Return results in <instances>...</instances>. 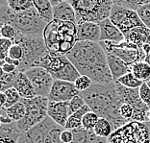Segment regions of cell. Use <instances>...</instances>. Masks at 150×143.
<instances>
[{
  "label": "cell",
  "mask_w": 150,
  "mask_h": 143,
  "mask_svg": "<svg viewBox=\"0 0 150 143\" xmlns=\"http://www.w3.org/2000/svg\"><path fill=\"white\" fill-rule=\"evenodd\" d=\"M81 75H86L93 84H110L112 79L107 55L99 42H77L67 55Z\"/></svg>",
  "instance_id": "6da1fadb"
},
{
  "label": "cell",
  "mask_w": 150,
  "mask_h": 143,
  "mask_svg": "<svg viewBox=\"0 0 150 143\" xmlns=\"http://www.w3.org/2000/svg\"><path fill=\"white\" fill-rule=\"evenodd\" d=\"M79 95L83 97L91 111L111 122L114 131L130 122L125 120L120 114L119 110L123 103L115 82L110 84H93L91 87L80 92Z\"/></svg>",
  "instance_id": "7a4b0ae2"
},
{
  "label": "cell",
  "mask_w": 150,
  "mask_h": 143,
  "mask_svg": "<svg viewBox=\"0 0 150 143\" xmlns=\"http://www.w3.org/2000/svg\"><path fill=\"white\" fill-rule=\"evenodd\" d=\"M77 23L53 19L44 29L43 39L48 51L67 56L78 42Z\"/></svg>",
  "instance_id": "3957f363"
},
{
  "label": "cell",
  "mask_w": 150,
  "mask_h": 143,
  "mask_svg": "<svg viewBox=\"0 0 150 143\" xmlns=\"http://www.w3.org/2000/svg\"><path fill=\"white\" fill-rule=\"evenodd\" d=\"M0 22L12 24L19 34L24 36L43 37V32L49 22L44 20L34 8L22 13H16L8 5L0 6Z\"/></svg>",
  "instance_id": "277c9868"
},
{
  "label": "cell",
  "mask_w": 150,
  "mask_h": 143,
  "mask_svg": "<svg viewBox=\"0 0 150 143\" xmlns=\"http://www.w3.org/2000/svg\"><path fill=\"white\" fill-rule=\"evenodd\" d=\"M34 66H40L46 69L52 75L54 80H62L74 83L77 78L81 76L76 67L67 59V56L59 55L50 51L40 57L35 63Z\"/></svg>",
  "instance_id": "5b68a950"
},
{
  "label": "cell",
  "mask_w": 150,
  "mask_h": 143,
  "mask_svg": "<svg viewBox=\"0 0 150 143\" xmlns=\"http://www.w3.org/2000/svg\"><path fill=\"white\" fill-rule=\"evenodd\" d=\"M76 13L77 24L83 22L99 23L109 18L114 6L112 0H69Z\"/></svg>",
  "instance_id": "8992f818"
},
{
  "label": "cell",
  "mask_w": 150,
  "mask_h": 143,
  "mask_svg": "<svg viewBox=\"0 0 150 143\" xmlns=\"http://www.w3.org/2000/svg\"><path fill=\"white\" fill-rule=\"evenodd\" d=\"M13 43L19 44L23 49V58L18 68L19 72H25L30 69L40 57L48 52L43 37L24 36L18 33Z\"/></svg>",
  "instance_id": "52a82bcc"
},
{
  "label": "cell",
  "mask_w": 150,
  "mask_h": 143,
  "mask_svg": "<svg viewBox=\"0 0 150 143\" xmlns=\"http://www.w3.org/2000/svg\"><path fill=\"white\" fill-rule=\"evenodd\" d=\"M112 143H150V121L132 120L112 132L108 138Z\"/></svg>",
  "instance_id": "ba28073f"
},
{
  "label": "cell",
  "mask_w": 150,
  "mask_h": 143,
  "mask_svg": "<svg viewBox=\"0 0 150 143\" xmlns=\"http://www.w3.org/2000/svg\"><path fill=\"white\" fill-rule=\"evenodd\" d=\"M25 105V115L21 120L16 122V126L22 132L30 130L45 119L48 110L49 100L47 97L36 96L31 99H21Z\"/></svg>",
  "instance_id": "9c48e42d"
},
{
  "label": "cell",
  "mask_w": 150,
  "mask_h": 143,
  "mask_svg": "<svg viewBox=\"0 0 150 143\" xmlns=\"http://www.w3.org/2000/svg\"><path fill=\"white\" fill-rule=\"evenodd\" d=\"M99 43L103 47L105 52L117 56L130 66L138 62L144 61L146 58V54L142 48L127 40L118 43L111 42H99Z\"/></svg>",
  "instance_id": "30bf717a"
},
{
  "label": "cell",
  "mask_w": 150,
  "mask_h": 143,
  "mask_svg": "<svg viewBox=\"0 0 150 143\" xmlns=\"http://www.w3.org/2000/svg\"><path fill=\"white\" fill-rule=\"evenodd\" d=\"M109 18L124 35L136 27L144 25L139 18L137 11L124 8L117 4L112 6Z\"/></svg>",
  "instance_id": "8fae6325"
},
{
  "label": "cell",
  "mask_w": 150,
  "mask_h": 143,
  "mask_svg": "<svg viewBox=\"0 0 150 143\" xmlns=\"http://www.w3.org/2000/svg\"><path fill=\"white\" fill-rule=\"evenodd\" d=\"M25 74L31 81L37 96L47 97L54 83V78L48 71L40 66H33L25 71Z\"/></svg>",
  "instance_id": "7c38bea8"
},
{
  "label": "cell",
  "mask_w": 150,
  "mask_h": 143,
  "mask_svg": "<svg viewBox=\"0 0 150 143\" xmlns=\"http://www.w3.org/2000/svg\"><path fill=\"white\" fill-rule=\"evenodd\" d=\"M57 124L49 116L42 122L36 125L30 130L23 132L18 140V143H46L47 135Z\"/></svg>",
  "instance_id": "4fadbf2b"
},
{
  "label": "cell",
  "mask_w": 150,
  "mask_h": 143,
  "mask_svg": "<svg viewBox=\"0 0 150 143\" xmlns=\"http://www.w3.org/2000/svg\"><path fill=\"white\" fill-rule=\"evenodd\" d=\"M74 83L62 80H55L48 94L50 102H69L75 96L79 95Z\"/></svg>",
  "instance_id": "5bb4252c"
},
{
  "label": "cell",
  "mask_w": 150,
  "mask_h": 143,
  "mask_svg": "<svg viewBox=\"0 0 150 143\" xmlns=\"http://www.w3.org/2000/svg\"><path fill=\"white\" fill-rule=\"evenodd\" d=\"M69 102H50L47 114L56 124L64 128L69 117Z\"/></svg>",
  "instance_id": "9a60e30c"
},
{
  "label": "cell",
  "mask_w": 150,
  "mask_h": 143,
  "mask_svg": "<svg viewBox=\"0 0 150 143\" xmlns=\"http://www.w3.org/2000/svg\"><path fill=\"white\" fill-rule=\"evenodd\" d=\"M100 26V42H121L125 40L124 34L119 30L110 18H106L99 22Z\"/></svg>",
  "instance_id": "2e32d148"
},
{
  "label": "cell",
  "mask_w": 150,
  "mask_h": 143,
  "mask_svg": "<svg viewBox=\"0 0 150 143\" xmlns=\"http://www.w3.org/2000/svg\"><path fill=\"white\" fill-rule=\"evenodd\" d=\"M78 42H100V26L99 23L83 22L77 24Z\"/></svg>",
  "instance_id": "e0dca14e"
},
{
  "label": "cell",
  "mask_w": 150,
  "mask_h": 143,
  "mask_svg": "<svg viewBox=\"0 0 150 143\" xmlns=\"http://www.w3.org/2000/svg\"><path fill=\"white\" fill-rule=\"evenodd\" d=\"M106 55L108 66L114 81H117L123 75L131 72V66H128L121 59H119L117 56H115L112 53H106Z\"/></svg>",
  "instance_id": "ac0fdd59"
},
{
  "label": "cell",
  "mask_w": 150,
  "mask_h": 143,
  "mask_svg": "<svg viewBox=\"0 0 150 143\" xmlns=\"http://www.w3.org/2000/svg\"><path fill=\"white\" fill-rule=\"evenodd\" d=\"M125 40L134 43L135 45L142 48L146 43L150 44V29L145 25L136 27L124 35Z\"/></svg>",
  "instance_id": "d6986e66"
},
{
  "label": "cell",
  "mask_w": 150,
  "mask_h": 143,
  "mask_svg": "<svg viewBox=\"0 0 150 143\" xmlns=\"http://www.w3.org/2000/svg\"><path fill=\"white\" fill-rule=\"evenodd\" d=\"M13 87L18 91L22 99H31L37 96L35 88L25 72H18Z\"/></svg>",
  "instance_id": "ffe728a7"
},
{
  "label": "cell",
  "mask_w": 150,
  "mask_h": 143,
  "mask_svg": "<svg viewBox=\"0 0 150 143\" xmlns=\"http://www.w3.org/2000/svg\"><path fill=\"white\" fill-rule=\"evenodd\" d=\"M53 19L77 23L76 13L69 1L62 2L53 7Z\"/></svg>",
  "instance_id": "44dd1931"
},
{
  "label": "cell",
  "mask_w": 150,
  "mask_h": 143,
  "mask_svg": "<svg viewBox=\"0 0 150 143\" xmlns=\"http://www.w3.org/2000/svg\"><path fill=\"white\" fill-rule=\"evenodd\" d=\"M73 132L74 140L72 143H107L108 139L98 137L93 131H88L84 128L71 130Z\"/></svg>",
  "instance_id": "7402d4cb"
},
{
  "label": "cell",
  "mask_w": 150,
  "mask_h": 143,
  "mask_svg": "<svg viewBox=\"0 0 150 143\" xmlns=\"http://www.w3.org/2000/svg\"><path fill=\"white\" fill-rule=\"evenodd\" d=\"M34 8L40 13L42 18L50 22L53 20V5L50 0H32Z\"/></svg>",
  "instance_id": "603a6c76"
},
{
  "label": "cell",
  "mask_w": 150,
  "mask_h": 143,
  "mask_svg": "<svg viewBox=\"0 0 150 143\" xmlns=\"http://www.w3.org/2000/svg\"><path fill=\"white\" fill-rule=\"evenodd\" d=\"M90 111H91L90 107L86 104L81 110L75 111L72 114H70L69 119H67L64 128L67 129V130H76V129L82 128V121H83L84 115Z\"/></svg>",
  "instance_id": "cb8c5ba5"
},
{
  "label": "cell",
  "mask_w": 150,
  "mask_h": 143,
  "mask_svg": "<svg viewBox=\"0 0 150 143\" xmlns=\"http://www.w3.org/2000/svg\"><path fill=\"white\" fill-rule=\"evenodd\" d=\"M131 72L139 81L147 83L150 81V66L145 61H141L131 66Z\"/></svg>",
  "instance_id": "d4e9b609"
},
{
  "label": "cell",
  "mask_w": 150,
  "mask_h": 143,
  "mask_svg": "<svg viewBox=\"0 0 150 143\" xmlns=\"http://www.w3.org/2000/svg\"><path fill=\"white\" fill-rule=\"evenodd\" d=\"M1 111L4 112L12 122H18L24 117L26 108H25V105L20 100V102H18V103H16V105H13V106L8 108H1Z\"/></svg>",
  "instance_id": "484cf974"
},
{
  "label": "cell",
  "mask_w": 150,
  "mask_h": 143,
  "mask_svg": "<svg viewBox=\"0 0 150 143\" xmlns=\"http://www.w3.org/2000/svg\"><path fill=\"white\" fill-rule=\"evenodd\" d=\"M93 132L98 137L108 139L110 137V135L112 134V132H114V129H112L111 122L109 121L108 119L104 117H100L99 120L97 122V124L95 125Z\"/></svg>",
  "instance_id": "4316f807"
},
{
  "label": "cell",
  "mask_w": 150,
  "mask_h": 143,
  "mask_svg": "<svg viewBox=\"0 0 150 143\" xmlns=\"http://www.w3.org/2000/svg\"><path fill=\"white\" fill-rule=\"evenodd\" d=\"M6 4L11 10L16 13H22L32 9L33 1L32 0H7Z\"/></svg>",
  "instance_id": "83f0119b"
},
{
  "label": "cell",
  "mask_w": 150,
  "mask_h": 143,
  "mask_svg": "<svg viewBox=\"0 0 150 143\" xmlns=\"http://www.w3.org/2000/svg\"><path fill=\"white\" fill-rule=\"evenodd\" d=\"M18 72L19 71L16 70L12 73H5L4 71L1 70V74H0V90L5 91L8 88L13 87Z\"/></svg>",
  "instance_id": "f1b7e54d"
},
{
  "label": "cell",
  "mask_w": 150,
  "mask_h": 143,
  "mask_svg": "<svg viewBox=\"0 0 150 143\" xmlns=\"http://www.w3.org/2000/svg\"><path fill=\"white\" fill-rule=\"evenodd\" d=\"M117 82H118V83L122 85L123 87H128V88H139L142 85L144 84V82L139 81L138 78H136L132 72H129L127 74L123 75V76L119 78L118 80H117Z\"/></svg>",
  "instance_id": "f546056e"
},
{
  "label": "cell",
  "mask_w": 150,
  "mask_h": 143,
  "mask_svg": "<svg viewBox=\"0 0 150 143\" xmlns=\"http://www.w3.org/2000/svg\"><path fill=\"white\" fill-rule=\"evenodd\" d=\"M99 115L95 113L94 111H90L84 115L83 121H82V128L86 129L88 131H93L95 125L99 120Z\"/></svg>",
  "instance_id": "4dcf8cb0"
},
{
  "label": "cell",
  "mask_w": 150,
  "mask_h": 143,
  "mask_svg": "<svg viewBox=\"0 0 150 143\" xmlns=\"http://www.w3.org/2000/svg\"><path fill=\"white\" fill-rule=\"evenodd\" d=\"M0 35H1V37L11 39L13 42H15V40L18 37V32L12 24L3 23V24H1V27H0Z\"/></svg>",
  "instance_id": "1f68e13d"
},
{
  "label": "cell",
  "mask_w": 150,
  "mask_h": 143,
  "mask_svg": "<svg viewBox=\"0 0 150 143\" xmlns=\"http://www.w3.org/2000/svg\"><path fill=\"white\" fill-rule=\"evenodd\" d=\"M112 2L118 6L137 11L141 6L150 3V0H112Z\"/></svg>",
  "instance_id": "d6a6232c"
},
{
  "label": "cell",
  "mask_w": 150,
  "mask_h": 143,
  "mask_svg": "<svg viewBox=\"0 0 150 143\" xmlns=\"http://www.w3.org/2000/svg\"><path fill=\"white\" fill-rule=\"evenodd\" d=\"M3 92H5L7 96V102H6L5 106L3 107L5 108H8L10 107L13 106V105L18 103V102H20V100L22 99L20 94L18 93V91L16 90L15 87L8 88V89H6L5 91H3Z\"/></svg>",
  "instance_id": "836d02e7"
},
{
  "label": "cell",
  "mask_w": 150,
  "mask_h": 143,
  "mask_svg": "<svg viewBox=\"0 0 150 143\" xmlns=\"http://www.w3.org/2000/svg\"><path fill=\"white\" fill-rule=\"evenodd\" d=\"M75 87L79 92H83V91L88 90V88L91 87L93 85V80L90 77L86 76V75H81L80 77L77 78V80L74 82Z\"/></svg>",
  "instance_id": "e575fe53"
},
{
  "label": "cell",
  "mask_w": 150,
  "mask_h": 143,
  "mask_svg": "<svg viewBox=\"0 0 150 143\" xmlns=\"http://www.w3.org/2000/svg\"><path fill=\"white\" fill-rule=\"evenodd\" d=\"M137 13L142 22L150 29V3H146V4L141 6L137 10Z\"/></svg>",
  "instance_id": "d590c367"
},
{
  "label": "cell",
  "mask_w": 150,
  "mask_h": 143,
  "mask_svg": "<svg viewBox=\"0 0 150 143\" xmlns=\"http://www.w3.org/2000/svg\"><path fill=\"white\" fill-rule=\"evenodd\" d=\"M13 44V42L11 39H4V37L0 39V61H4L9 56V50Z\"/></svg>",
  "instance_id": "8d00e7d4"
},
{
  "label": "cell",
  "mask_w": 150,
  "mask_h": 143,
  "mask_svg": "<svg viewBox=\"0 0 150 143\" xmlns=\"http://www.w3.org/2000/svg\"><path fill=\"white\" fill-rule=\"evenodd\" d=\"M85 105H86V102H85V100L83 99V97H82L81 95H77V96H75L73 99H71L69 101V114H72L75 111L81 110Z\"/></svg>",
  "instance_id": "74e56055"
},
{
  "label": "cell",
  "mask_w": 150,
  "mask_h": 143,
  "mask_svg": "<svg viewBox=\"0 0 150 143\" xmlns=\"http://www.w3.org/2000/svg\"><path fill=\"white\" fill-rule=\"evenodd\" d=\"M139 89V97L142 101L150 108V87L147 83H144L141 86Z\"/></svg>",
  "instance_id": "f35d334b"
},
{
  "label": "cell",
  "mask_w": 150,
  "mask_h": 143,
  "mask_svg": "<svg viewBox=\"0 0 150 143\" xmlns=\"http://www.w3.org/2000/svg\"><path fill=\"white\" fill-rule=\"evenodd\" d=\"M120 114L125 120L132 121L133 116H134V108H133L130 104L123 103L120 106Z\"/></svg>",
  "instance_id": "ab89813d"
},
{
  "label": "cell",
  "mask_w": 150,
  "mask_h": 143,
  "mask_svg": "<svg viewBox=\"0 0 150 143\" xmlns=\"http://www.w3.org/2000/svg\"><path fill=\"white\" fill-rule=\"evenodd\" d=\"M9 57H11L13 60L21 61L23 58V49L22 47L18 43H13L12 47L9 50Z\"/></svg>",
  "instance_id": "60d3db41"
},
{
  "label": "cell",
  "mask_w": 150,
  "mask_h": 143,
  "mask_svg": "<svg viewBox=\"0 0 150 143\" xmlns=\"http://www.w3.org/2000/svg\"><path fill=\"white\" fill-rule=\"evenodd\" d=\"M61 140H62L63 143H72L74 140L73 132L64 128V130L61 134Z\"/></svg>",
  "instance_id": "b9f144b4"
},
{
  "label": "cell",
  "mask_w": 150,
  "mask_h": 143,
  "mask_svg": "<svg viewBox=\"0 0 150 143\" xmlns=\"http://www.w3.org/2000/svg\"><path fill=\"white\" fill-rule=\"evenodd\" d=\"M18 138L19 137L0 135V143H18Z\"/></svg>",
  "instance_id": "7bdbcfd3"
},
{
  "label": "cell",
  "mask_w": 150,
  "mask_h": 143,
  "mask_svg": "<svg viewBox=\"0 0 150 143\" xmlns=\"http://www.w3.org/2000/svg\"><path fill=\"white\" fill-rule=\"evenodd\" d=\"M0 69L2 71H4L5 73H12V72H15V71L18 70L16 66H13V64H11V63H7L2 64Z\"/></svg>",
  "instance_id": "ee69618b"
},
{
  "label": "cell",
  "mask_w": 150,
  "mask_h": 143,
  "mask_svg": "<svg viewBox=\"0 0 150 143\" xmlns=\"http://www.w3.org/2000/svg\"><path fill=\"white\" fill-rule=\"evenodd\" d=\"M0 101H1V108H3L7 102V96L5 92H3V91H1V93H0Z\"/></svg>",
  "instance_id": "f6af8a7d"
},
{
  "label": "cell",
  "mask_w": 150,
  "mask_h": 143,
  "mask_svg": "<svg viewBox=\"0 0 150 143\" xmlns=\"http://www.w3.org/2000/svg\"><path fill=\"white\" fill-rule=\"evenodd\" d=\"M142 51H144V52L146 54V56H147V54L150 52V44H149V43L144 44V45L142 47Z\"/></svg>",
  "instance_id": "bcb514c9"
},
{
  "label": "cell",
  "mask_w": 150,
  "mask_h": 143,
  "mask_svg": "<svg viewBox=\"0 0 150 143\" xmlns=\"http://www.w3.org/2000/svg\"><path fill=\"white\" fill-rule=\"evenodd\" d=\"M66 1H69V0H50L51 4L53 5V7L60 4V3H62V2H66Z\"/></svg>",
  "instance_id": "7dc6e473"
},
{
  "label": "cell",
  "mask_w": 150,
  "mask_h": 143,
  "mask_svg": "<svg viewBox=\"0 0 150 143\" xmlns=\"http://www.w3.org/2000/svg\"><path fill=\"white\" fill-rule=\"evenodd\" d=\"M4 61H5V63H11V64H13V60L12 59L11 57H9V56L7 57Z\"/></svg>",
  "instance_id": "c3c4849f"
},
{
  "label": "cell",
  "mask_w": 150,
  "mask_h": 143,
  "mask_svg": "<svg viewBox=\"0 0 150 143\" xmlns=\"http://www.w3.org/2000/svg\"><path fill=\"white\" fill-rule=\"evenodd\" d=\"M144 61H145V62L149 64V66H150V52L147 54V56H146V58H145V60H144Z\"/></svg>",
  "instance_id": "681fc988"
},
{
  "label": "cell",
  "mask_w": 150,
  "mask_h": 143,
  "mask_svg": "<svg viewBox=\"0 0 150 143\" xmlns=\"http://www.w3.org/2000/svg\"><path fill=\"white\" fill-rule=\"evenodd\" d=\"M6 2H7V0H0V6L5 5V4H6Z\"/></svg>",
  "instance_id": "f907efd6"
},
{
  "label": "cell",
  "mask_w": 150,
  "mask_h": 143,
  "mask_svg": "<svg viewBox=\"0 0 150 143\" xmlns=\"http://www.w3.org/2000/svg\"><path fill=\"white\" fill-rule=\"evenodd\" d=\"M148 119L150 120V110H149V112H148Z\"/></svg>",
  "instance_id": "816d5d0a"
},
{
  "label": "cell",
  "mask_w": 150,
  "mask_h": 143,
  "mask_svg": "<svg viewBox=\"0 0 150 143\" xmlns=\"http://www.w3.org/2000/svg\"><path fill=\"white\" fill-rule=\"evenodd\" d=\"M147 85H148L149 87H150V81H148V82H147Z\"/></svg>",
  "instance_id": "f5cc1de1"
},
{
  "label": "cell",
  "mask_w": 150,
  "mask_h": 143,
  "mask_svg": "<svg viewBox=\"0 0 150 143\" xmlns=\"http://www.w3.org/2000/svg\"><path fill=\"white\" fill-rule=\"evenodd\" d=\"M107 143H112V142H109V141H108V142H107Z\"/></svg>",
  "instance_id": "db71d44e"
}]
</instances>
